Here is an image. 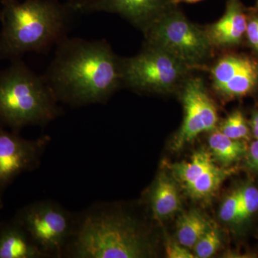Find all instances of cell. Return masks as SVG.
Returning a JSON list of instances; mask_svg holds the SVG:
<instances>
[{
  "label": "cell",
  "instance_id": "d4e9b609",
  "mask_svg": "<svg viewBox=\"0 0 258 258\" xmlns=\"http://www.w3.org/2000/svg\"><path fill=\"white\" fill-rule=\"evenodd\" d=\"M246 34L251 46L258 52V17L247 23Z\"/></svg>",
  "mask_w": 258,
  "mask_h": 258
},
{
  "label": "cell",
  "instance_id": "277c9868",
  "mask_svg": "<svg viewBox=\"0 0 258 258\" xmlns=\"http://www.w3.org/2000/svg\"><path fill=\"white\" fill-rule=\"evenodd\" d=\"M57 98L43 76L22 59L0 71V124L15 132L45 125L60 113Z\"/></svg>",
  "mask_w": 258,
  "mask_h": 258
},
{
  "label": "cell",
  "instance_id": "603a6c76",
  "mask_svg": "<svg viewBox=\"0 0 258 258\" xmlns=\"http://www.w3.org/2000/svg\"><path fill=\"white\" fill-rule=\"evenodd\" d=\"M240 188L234 190L225 199L220 210V219L227 223H236L240 202Z\"/></svg>",
  "mask_w": 258,
  "mask_h": 258
},
{
  "label": "cell",
  "instance_id": "ac0fdd59",
  "mask_svg": "<svg viewBox=\"0 0 258 258\" xmlns=\"http://www.w3.org/2000/svg\"><path fill=\"white\" fill-rule=\"evenodd\" d=\"M258 80V64L251 60L243 69L235 75L219 93L229 98H238L250 92Z\"/></svg>",
  "mask_w": 258,
  "mask_h": 258
},
{
  "label": "cell",
  "instance_id": "cb8c5ba5",
  "mask_svg": "<svg viewBox=\"0 0 258 258\" xmlns=\"http://www.w3.org/2000/svg\"><path fill=\"white\" fill-rule=\"evenodd\" d=\"M166 253L169 258H194L196 257L189 248L175 241L168 240L166 242Z\"/></svg>",
  "mask_w": 258,
  "mask_h": 258
},
{
  "label": "cell",
  "instance_id": "8fae6325",
  "mask_svg": "<svg viewBox=\"0 0 258 258\" xmlns=\"http://www.w3.org/2000/svg\"><path fill=\"white\" fill-rule=\"evenodd\" d=\"M247 22L240 0H228L225 14L209 29L212 45L230 46L240 42L246 33Z\"/></svg>",
  "mask_w": 258,
  "mask_h": 258
},
{
  "label": "cell",
  "instance_id": "8992f818",
  "mask_svg": "<svg viewBox=\"0 0 258 258\" xmlns=\"http://www.w3.org/2000/svg\"><path fill=\"white\" fill-rule=\"evenodd\" d=\"M14 220L47 257L64 255L77 223L71 212L51 201L24 207L17 212Z\"/></svg>",
  "mask_w": 258,
  "mask_h": 258
},
{
  "label": "cell",
  "instance_id": "4316f807",
  "mask_svg": "<svg viewBox=\"0 0 258 258\" xmlns=\"http://www.w3.org/2000/svg\"><path fill=\"white\" fill-rule=\"evenodd\" d=\"M95 0H69L67 5L74 12H84L86 8Z\"/></svg>",
  "mask_w": 258,
  "mask_h": 258
},
{
  "label": "cell",
  "instance_id": "6da1fadb",
  "mask_svg": "<svg viewBox=\"0 0 258 258\" xmlns=\"http://www.w3.org/2000/svg\"><path fill=\"white\" fill-rule=\"evenodd\" d=\"M43 76L58 102L103 103L122 83L121 60L105 40L66 37L56 45Z\"/></svg>",
  "mask_w": 258,
  "mask_h": 258
},
{
  "label": "cell",
  "instance_id": "ffe728a7",
  "mask_svg": "<svg viewBox=\"0 0 258 258\" xmlns=\"http://www.w3.org/2000/svg\"><path fill=\"white\" fill-rule=\"evenodd\" d=\"M221 236L216 226L212 224L193 247L196 257L208 258L215 254L221 246Z\"/></svg>",
  "mask_w": 258,
  "mask_h": 258
},
{
  "label": "cell",
  "instance_id": "9a60e30c",
  "mask_svg": "<svg viewBox=\"0 0 258 258\" xmlns=\"http://www.w3.org/2000/svg\"><path fill=\"white\" fill-rule=\"evenodd\" d=\"M210 225L208 220L197 210L183 214L178 220L176 227L178 242L187 248H193Z\"/></svg>",
  "mask_w": 258,
  "mask_h": 258
},
{
  "label": "cell",
  "instance_id": "44dd1931",
  "mask_svg": "<svg viewBox=\"0 0 258 258\" xmlns=\"http://www.w3.org/2000/svg\"><path fill=\"white\" fill-rule=\"evenodd\" d=\"M220 132L229 138L236 140H246L249 137V130L242 112L234 111L224 120Z\"/></svg>",
  "mask_w": 258,
  "mask_h": 258
},
{
  "label": "cell",
  "instance_id": "7c38bea8",
  "mask_svg": "<svg viewBox=\"0 0 258 258\" xmlns=\"http://www.w3.org/2000/svg\"><path fill=\"white\" fill-rule=\"evenodd\" d=\"M26 230L15 220L0 224V258H43Z\"/></svg>",
  "mask_w": 258,
  "mask_h": 258
},
{
  "label": "cell",
  "instance_id": "7a4b0ae2",
  "mask_svg": "<svg viewBox=\"0 0 258 258\" xmlns=\"http://www.w3.org/2000/svg\"><path fill=\"white\" fill-rule=\"evenodd\" d=\"M0 61L47 52L68 37L71 13L57 0H2Z\"/></svg>",
  "mask_w": 258,
  "mask_h": 258
},
{
  "label": "cell",
  "instance_id": "d6986e66",
  "mask_svg": "<svg viewBox=\"0 0 258 258\" xmlns=\"http://www.w3.org/2000/svg\"><path fill=\"white\" fill-rule=\"evenodd\" d=\"M250 61L247 57L236 55L225 56L220 59L212 70L213 86L217 92Z\"/></svg>",
  "mask_w": 258,
  "mask_h": 258
},
{
  "label": "cell",
  "instance_id": "f1b7e54d",
  "mask_svg": "<svg viewBox=\"0 0 258 258\" xmlns=\"http://www.w3.org/2000/svg\"><path fill=\"white\" fill-rule=\"evenodd\" d=\"M203 0H171V4L177 5L179 3H186V4H194V3H199Z\"/></svg>",
  "mask_w": 258,
  "mask_h": 258
},
{
  "label": "cell",
  "instance_id": "9c48e42d",
  "mask_svg": "<svg viewBox=\"0 0 258 258\" xmlns=\"http://www.w3.org/2000/svg\"><path fill=\"white\" fill-rule=\"evenodd\" d=\"M184 121L176 134L173 147L178 150L203 132L216 128L218 115L215 103L209 96L203 81H187L182 95Z\"/></svg>",
  "mask_w": 258,
  "mask_h": 258
},
{
  "label": "cell",
  "instance_id": "484cf974",
  "mask_svg": "<svg viewBox=\"0 0 258 258\" xmlns=\"http://www.w3.org/2000/svg\"><path fill=\"white\" fill-rule=\"evenodd\" d=\"M246 164L249 169L258 171V140L252 142L247 149Z\"/></svg>",
  "mask_w": 258,
  "mask_h": 258
},
{
  "label": "cell",
  "instance_id": "e0dca14e",
  "mask_svg": "<svg viewBox=\"0 0 258 258\" xmlns=\"http://www.w3.org/2000/svg\"><path fill=\"white\" fill-rule=\"evenodd\" d=\"M233 171L234 169H223L215 164L184 189L195 200H205L210 198Z\"/></svg>",
  "mask_w": 258,
  "mask_h": 258
},
{
  "label": "cell",
  "instance_id": "52a82bcc",
  "mask_svg": "<svg viewBox=\"0 0 258 258\" xmlns=\"http://www.w3.org/2000/svg\"><path fill=\"white\" fill-rule=\"evenodd\" d=\"M122 83L142 92H166L176 87L187 67L165 51L147 47L138 55L121 60Z\"/></svg>",
  "mask_w": 258,
  "mask_h": 258
},
{
  "label": "cell",
  "instance_id": "30bf717a",
  "mask_svg": "<svg viewBox=\"0 0 258 258\" xmlns=\"http://www.w3.org/2000/svg\"><path fill=\"white\" fill-rule=\"evenodd\" d=\"M169 4L171 0H95L83 13H116L145 32Z\"/></svg>",
  "mask_w": 258,
  "mask_h": 258
},
{
  "label": "cell",
  "instance_id": "5bb4252c",
  "mask_svg": "<svg viewBox=\"0 0 258 258\" xmlns=\"http://www.w3.org/2000/svg\"><path fill=\"white\" fill-rule=\"evenodd\" d=\"M209 146L212 157L225 166H229L244 157L248 149L244 141L229 138L220 131L210 135Z\"/></svg>",
  "mask_w": 258,
  "mask_h": 258
},
{
  "label": "cell",
  "instance_id": "ba28073f",
  "mask_svg": "<svg viewBox=\"0 0 258 258\" xmlns=\"http://www.w3.org/2000/svg\"><path fill=\"white\" fill-rule=\"evenodd\" d=\"M50 140L48 137L28 140L0 124V208L6 189L18 176L38 166Z\"/></svg>",
  "mask_w": 258,
  "mask_h": 258
},
{
  "label": "cell",
  "instance_id": "83f0119b",
  "mask_svg": "<svg viewBox=\"0 0 258 258\" xmlns=\"http://www.w3.org/2000/svg\"><path fill=\"white\" fill-rule=\"evenodd\" d=\"M251 128H252L254 138L256 140H258V112L254 113L252 116L251 120Z\"/></svg>",
  "mask_w": 258,
  "mask_h": 258
},
{
  "label": "cell",
  "instance_id": "4fadbf2b",
  "mask_svg": "<svg viewBox=\"0 0 258 258\" xmlns=\"http://www.w3.org/2000/svg\"><path fill=\"white\" fill-rule=\"evenodd\" d=\"M150 204L154 216L167 218L181 208L179 191L174 180L166 174L159 176L151 191Z\"/></svg>",
  "mask_w": 258,
  "mask_h": 258
},
{
  "label": "cell",
  "instance_id": "7402d4cb",
  "mask_svg": "<svg viewBox=\"0 0 258 258\" xmlns=\"http://www.w3.org/2000/svg\"><path fill=\"white\" fill-rule=\"evenodd\" d=\"M240 202L236 223H242L248 220L258 210V189L247 184L240 187Z\"/></svg>",
  "mask_w": 258,
  "mask_h": 258
},
{
  "label": "cell",
  "instance_id": "f546056e",
  "mask_svg": "<svg viewBox=\"0 0 258 258\" xmlns=\"http://www.w3.org/2000/svg\"><path fill=\"white\" fill-rule=\"evenodd\" d=\"M1 17H2V10L0 9V20H1Z\"/></svg>",
  "mask_w": 258,
  "mask_h": 258
},
{
  "label": "cell",
  "instance_id": "4dcf8cb0",
  "mask_svg": "<svg viewBox=\"0 0 258 258\" xmlns=\"http://www.w3.org/2000/svg\"><path fill=\"white\" fill-rule=\"evenodd\" d=\"M257 7H258V0H257Z\"/></svg>",
  "mask_w": 258,
  "mask_h": 258
},
{
  "label": "cell",
  "instance_id": "2e32d148",
  "mask_svg": "<svg viewBox=\"0 0 258 258\" xmlns=\"http://www.w3.org/2000/svg\"><path fill=\"white\" fill-rule=\"evenodd\" d=\"M215 164L210 153L200 151L195 152L189 161L176 163L171 166V169L176 181L185 189Z\"/></svg>",
  "mask_w": 258,
  "mask_h": 258
},
{
  "label": "cell",
  "instance_id": "3957f363",
  "mask_svg": "<svg viewBox=\"0 0 258 258\" xmlns=\"http://www.w3.org/2000/svg\"><path fill=\"white\" fill-rule=\"evenodd\" d=\"M140 222L118 212L93 210L76 223L64 255L74 258H141L152 253Z\"/></svg>",
  "mask_w": 258,
  "mask_h": 258
},
{
  "label": "cell",
  "instance_id": "5b68a950",
  "mask_svg": "<svg viewBox=\"0 0 258 258\" xmlns=\"http://www.w3.org/2000/svg\"><path fill=\"white\" fill-rule=\"evenodd\" d=\"M145 33L148 45L165 51L187 68L200 66L211 53L208 32L178 12L163 13Z\"/></svg>",
  "mask_w": 258,
  "mask_h": 258
}]
</instances>
